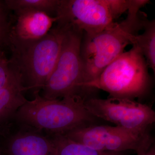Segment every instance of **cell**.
<instances>
[{"label": "cell", "instance_id": "5bb4252c", "mask_svg": "<svg viewBox=\"0 0 155 155\" xmlns=\"http://www.w3.org/2000/svg\"><path fill=\"white\" fill-rule=\"evenodd\" d=\"M5 2L10 11L28 9L42 11L50 15L56 13L59 0H6Z\"/></svg>", "mask_w": 155, "mask_h": 155}, {"label": "cell", "instance_id": "7c38bea8", "mask_svg": "<svg viewBox=\"0 0 155 155\" xmlns=\"http://www.w3.org/2000/svg\"><path fill=\"white\" fill-rule=\"evenodd\" d=\"M48 136L55 146L57 155H125V152L98 150L73 141L64 135L54 134Z\"/></svg>", "mask_w": 155, "mask_h": 155}, {"label": "cell", "instance_id": "ba28073f", "mask_svg": "<svg viewBox=\"0 0 155 155\" xmlns=\"http://www.w3.org/2000/svg\"><path fill=\"white\" fill-rule=\"evenodd\" d=\"M84 106L97 119L128 129L148 128L155 122V112L152 108L134 100L92 97L84 102Z\"/></svg>", "mask_w": 155, "mask_h": 155}, {"label": "cell", "instance_id": "8fae6325", "mask_svg": "<svg viewBox=\"0 0 155 155\" xmlns=\"http://www.w3.org/2000/svg\"><path fill=\"white\" fill-rule=\"evenodd\" d=\"M27 90L19 73L5 86L0 89V124H8L27 100L23 94Z\"/></svg>", "mask_w": 155, "mask_h": 155}, {"label": "cell", "instance_id": "7a4b0ae2", "mask_svg": "<svg viewBox=\"0 0 155 155\" xmlns=\"http://www.w3.org/2000/svg\"><path fill=\"white\" fill-rule=\"evenodd\" d=\"M33 91L34 99L17 111L16 119L25 128L48 136L64 135L69 131L89 125H97L98 119L87 110L84 101L73 98L49 100Z\"/></svg>", "mask_w": 155, "mask_h": 155}, {"label": "cell", "instance_id": "9a60e30c", "mask_svg": "<svg viewBox=\"0 0 155 155\" xmlns=\"http://www.w3.org/2000/svg\"><path fill=\"white\" fill-rule=\"evenodd\" d=\"M10 11L5 1H0V48L5 46H8L12 26L9 15Z\"/></svg>", "mask_w": 155, "mask_h": 155}, {"label": "cell", "instance_id": "ffe728a7", "mask_svg": "<svg viewBox=\"0 0 155 155\" xmlns=\"http://www.w3.org/2000/svg\"><path fill=\"white\" fill-rule=\"evenodd\" d=\"M3 155V154H2V155Z\"/></svg>", "mask_w": 155, "mask_h": 155}, {"label": "cell", "instance_id": "5b68a950", "mask_svg": "<svg viewBox=\"0 0 155 155\" xmlns=\"http://www.w3.org/2000/svg\"><path fill=\"white\" fill-rule=\"evenodd\" d=\"M68 25L57 63L42 89V96L49 100L73 98L85 101L90 93L84 88L81 47L83 32Z\"/></svg>", "mask_w": 155, "mask_h": 155}, {"label": "cell", "instance_id": "30bf717a", "mask_svg": "<svg viewBox=\"0 0 155 155\" xmlns=\"http://www.w3.org/2000/svg\"><path fill=\"white\" fill-rule=\"evenodd\" d=\"M6 153L7 155H57L50 137L25 128L9 138Z\"/></svg>", "mask_w": 155, "mask_h": 155}, {"label": "cell", "instance_id": "52a82bcc", "mask_svg": "<svg viewBox=\"0 0 155 155\" xmlns=\"http://www.w3.org/2000/svg\"><path fill=\"white\" fill-rule=\"evenodd\" d=\"M73 141L102 151L146 152L154 144L150 127L128 129L119 126L93 125L78 127L64 134Z\"/></svg>", "mask_w": 155, "mask_h": 155}, {"label": "cell", "instance_id": "e0dca14e", "mask_svg": "<svg viewBox=\"0 0 155 155\" xmlns=\"http://www.w3.org/2000/svg\"><path fill=\"white\" fill-rule=\"evenodd\" d=\"M9 125L8 124H0V137L5 135L9 130Z\"/></svg>", "mask_w": 155, "mask_h": 155}, {"label": "cell", "instance_id": "4fadbf2b", "mask_svg": "<svg viewBox=\"0 0 155 155\" xmlns=\"http://www.w3.org/2000/svg\"><path fill=\"white\" fill-rule=\"evenodd\" d=\"M133 45L138 48L144 57L149 68L155 71V22L154 20H148L143 32L136 37Z\"/></svg>", "mask_w": 155, "mask_h": 155}, {"label": "cell", "instance_id": "ac0fdd59", "mask_svg": "<svg viewBox=\"0 0 155 155\" xmlns=\"http://www.w3.org/2000/svg\"><path fill=\"white\" fill-rule=\"evenodd\" d=\"M137 155H155V147L154 145L150 148L146 152L142 153L141 154H138Z\"/></svg>", "mask_w": 155, "mask_h": 155}, {"label": "cell", "instance_id": "2e32d148", "mask_svg": "<svg viewBox=\"0 0 155 155\" xmlns=\"http://www.w3.org/2000/svg\"><path fill=\"white\" fill-rule=\"evenodd\" d=\"M17 73L18 72L11 65L10 60L0 49V89L5 86Z\"/></svg>", "mask_w": 155, "mask_h": 155}, {"label": "cell", "instance_id": "3957f363", "mask_svg": "<svg viewBox=\"0 0 155 155\" xmlns=\"http://www.w3.org/2000/svg\"><path fill=\"white\" fill-rule=\"evenodd\" d=\"M68 25H58L44 37L32 41L10 40L8 46L13 68L27 88L40 91L55 66Z\"/></svg>", "mask_w": 155, "mask_h": 155}, {"label": "cell", "instance_id": "d6986e66", "mask_svg": "<svg viewBox=\"0 0 155 155\" xmlns=\"http://www.w3.org/2000/svg\"><path fill=\"white\" fill-rule=\"evenodd\" d=\"M2 154V150L1 149V148H0V155Z\"/></svg>", "mask_w": 155, "mask_h": 155}, {"label": "cell", "instance_id": "277c9868", "mask_svg": "<svg viewBox=\"0 0 155 155\" xmlns=\"http://www.w3.org/2000/svg\"><path fill=\"white\" fill-rule=\"evenodd\" d=\"M149 68L138 48L132 45L130 50L110 63L87 88L102 90L111 97L140 98L147 94L150 87Z\"/></svg>", "mask_w": 155, "mask_h": 155}, {"label": "cell", "instance_id": "9c48e42d", "mask_svg": "<svg viewBox=\"0 0 155 155\" xmlns=\"http://www.w3.org/2000/svg\"><path fill=\"white\" fill-rule=\"evenodd\" d=\"M14 12L16 22L12 26L9 40L27 41L41 38L49 32L53 23L57 22L55 17L42 11L22 9Z\"/></svg>", "mask_w": 155, "mask_h": 155}, {"label": "cell", "instance_id": "8992f818", "mask_svg": "<svg viewBox=\"0 0 155 155\" xmlns=\"http://www.w3.org/2000/svg\"><path fill=\"white\" fill-rule=\"evenodd\" d=\"M135 0H59L58 25L69 24L83 33L94 34L113 25L133 5Z\"/></svg>", "mask_w": 155, "mask_h": 155}, {"label": "cell", "instance_id": "6da1fadb", "mask_svg": "<svg viewBox=\"0 0 155 155\" xmlns=\"http://www.w3.org/2000/svg\"><path fill=\"white\" fill-rule=\"evenodd\" d=\"M150 3L136 0L125 19L94 34L83 33L81 47L83 64V86L94 81L103 70L124 52L128 45H133L136 37L143 30L148 21L140 9Z\"/></svg>", "mask_w": 155, "mask_h": 155}]
</instances>
